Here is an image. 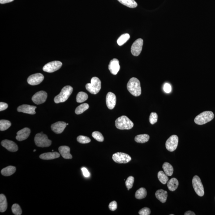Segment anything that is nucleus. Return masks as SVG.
Returning a JSON list of instances; mask_svg holds the SVG:
<instances>
[{
	"label": "nucleus",
	"instance_id": "1",
	"mask_svg": "<svg viewBox=\"0 0 215 215\" xmlns=\"http://www.w3.org/2000/svg\"><path fill=\"white\" fill-rule=\"evenodd\" d=\"M127 87L129 92L133 95L138 96L141 94L140 82L137 78L133 77L130 79L127 83Z\"/></svg>",
	"mask_w": 215,
	"mask_h": 215
},
{
	"label": "nucleus",
	"instance_id": "2",
	"mask_svg": "<svg viewBox=\"0 0 215 215\" xmlns=\"http://www.w3.org/2000/svg\"><path fill=\"white\" fill-rule=\"evenodd\" d=\"M116 127L121 130H130L134 126V123L128 117L122 116L117 118L115 121Z\"/></svg>",
	"mask_w": 215,
	"mask_h": 215
},
{
	"label": "nucleus",
	"instance_id": "3",
	"mask_svg": "<svg viewBox=\"0 0 215 215\" xmlns=\"http://www.w3.org/2000/svg\"><path fill=\"white\" fill-rule=\"evenodd\" d=\"M73 91V88L71 86H65L62 88L60 93L55 97V102L58 104L66 101L71 95Z\"/></svg>",
	"mask_w": 215,
	"mask_h": 215
},
{
	"label": "nucleus",
	"instance_id": "4",
	"mask_svg": "<svg viewBox=\"0 0 215 215\" xmlns=\"http://www.w3.org/2000/svg\"><path fill=\"white\" fill-rule=\"evenodd\" d=\"M86 89L92 94L98 93L101 88V82L97 77H93L91 79V83L86 85Z\"/></svg>",
	"mask_w": 215,
	"mask_h": 215
},
{
	"label": "nucleus",
	"instance_id": "5",
	"mask_svg": "<svg viewBox=\"0 0 215 215\" xmlns=\"http://www.w3.org/2000/svg\"><path fill=\"white\" fill-rule=\"evenodd\" d=\"M214 115L212 112L205 111L203 112L197 116L195 119L196 124L202 125L210 122L213 119Z\"/></svg>",
	"mask_w": 215,
	"mask_h": 215
},
{
	"label": "nucleus",
	"instance_id": "6",
	"mask_svg": "<svg viewBox=\"0 0 215 215\" xmlns=\"http://www.w3.org/2000/svg\"><path fill=\"white\" fill-rule=\"evenodd\" d=\"M35 144L38 147L44 148L51 145L52 141L48 139L47 135L40 133L36 134L34 138Z\"/></svg>",
	"mask_w": 215,
	"mask_h": 215
},
{
	"label": "nucleus",
	"instance_id": "7",
	"mask_svg": "<svg viewBox=\"0 0 215 215\" xmlns=\"http://www.w3.org/2000/svg\"><path fill=\"white\" fill-rule=\"evenodd\" d=\"M192 183L193 187L197 195L200 196H204V186H203L200 177L197 175L194 176L192 179Z\"/></svg>",
	"mask_w": 215,
	"mask_h": 215
},
{
	"label": "nucleus",
	"instance_id": "8",
	"mask_svg": "<svg viewBox=\"0 0 215 215\" xmlns=\"http://www.w3.org/2000/svg\"><path fill=\"white\" fill-rule=\"evenodd\" d=\"M113 161L118 163H127L131 161V157L127 154L118 152L113 156Z\"/></svg>",
	"mask_w": 215,
	"mask_h": 215
},
{
	"label": "nucleus",
	"instance_id": "9",
	"mask_svg": "<svg viewBox=\"0 0 215 215\" xmlns=\"http://www.w3.org/2000/svg\"><path fill=\"white\" fill-rule=\"evenodd\" d=\"M62 66V63L59 61H53L45 65L43 68V70L46 72L53 73L59 70Z\"/></svg>",
	"mask_w": 215,
	"mask_h": 215
},
{
	"label": "nucleus",
	"instance_id": "10",
	"mask_svg": "<svg viewBox=\"0 0 215 215\" xmlns=\"http://www.w3.org/2000/svg\"><path fill=\"white\" fill-rule=\"evenodd\" d=\"M178 137L177 135H173L167 141L166 148L170 152H174L178 146Z\"/></svg>",
	"mask_w": 215,
	"mask_h": 215
},
{
	"label": "nucleus",
	"instance_id": "11",
	"mask_svg": "<svg viewBox=\"0 0 215 215\" xmlns=\"http://www.w3.org/2000/svg\"><path fill=\"white\" fill-rule=\"evenodd\" d=\"M143 40L139 38L135 40L131 47V52L133 55L138 56L140 55L142 49Z\"/></svg>",
	"mask_w": 215,
	"mask_h": 215
},
{
	"label": "nucleus",
	"instance_id": "12",
	"mask_svg": "<svg viewBox=\"0 0 215 215\" xmlns=\"http://www.w3.org/2000/svg\"><path fill=\"white\" fill-rule=\"evenodd\" d=\"M47 96V93L45 91H40L34 95L32 100L36 105H40L45 102Z\"/></svg>",
	"mask_w": 215,
	"mask_h": 215
},
{
	"label": "nucleus",
	"instance_id": "13",
	"mask_svg": "<svg viewBox=\"0 0 215 215\" xmlns=\"http://www.w3.org/2000/svg\"><path fill=\"white\" fill-rule=\"evenodd\" d=\"M44 79V75L40 73H38L29 77L27 82L30 85H37L41 83Z\"/></svg>",
	"mask_w": 215,
	"mask_h": 215
},
{
	"label": "nucleus",
	"instance_id": "14",
	"mask_svg": "<svg viewBox=\"0 0 215 215\" xmlns=\"http://www.w3.org/2000/svg\"><path fill=\"white\" fill-rule=\"evenodd\" d=\"M1 145L8 150L11 152H16L18 151V147L16 143L12 141L5 139L2 141Z\"/></svg>",
	"mask_w": 215,
	"mask_h": 215
},
{
	"label": "nucleus",
	"instance_id": "15",
	"mask_svg": "<svg viewBox=\"0 0 215 215\" xmlns=\"http://www.w3.org/2000/svg\"><path fill=\"white\" fill-rule=\"evenodd\" d=\"M116 102V98L114 94L112 92H109L106 96V104L107 106L109 109L112 110L114 108Z\"/></svg>",
	"mask_w": 215,
	"mask_h": 215
},
{
	"label": "nucleus",
	"instance_id": "16",
	"mask_svg": "<svg viewBox=\"0 0 215 215\" xmlns=\"http://www.w3.org/2000/svg\"><path fill=\"white\" fill-rule=\"evenodd\" d=\"M119 61L117 59H113L110 61L109 65V69L113 75H116L120 70Z\"/></svg>",
	"mask_w": 215,
	"mask_h": 215
},
{
	"label": "nucleus",
	"instance_id": "17",
	"mask_svg": "<svg viewBox=\"0 0 215 215\" xmlns=\"http://www.w3.org/2000/svg\"><path fill=\"white\" fill-rule=\"evenodd\" d=\"M36 107L34 106L28 105H23L19 106L17 110L19 112H22L26 114H36L35 109Z\"/></svg>",
	"mask_w": 215,
	"mask_h": 215
},
{
	"label": "nucleus",
	"instance_id": "18",
	"mask_svg": "<svg viewBox=\"0 0 215 215\" xmlns=\"http://www.w3.org/2000/svg\"><path fill=\"white\" fill-rule=\"evenodd\" d=\"M67 125L66 122L59 121L52 124L51 129L55 133L60 134L63 132Z\"/></svg>",
	"mask_w": 215,
	"mask_h": 215
},
{
	"label": "nucleus",
	"instance_id": "19",
	"mask_svg": "<svg viewBox=\"0 0 215 215\" xmlns=\"http://www.w3.org/2000/svg\"><path fill=\"white\" fill-rule=\"evenodd\" d=\"M30 132V130L29 128L28 127H25L18 131L17 133V136L16 138L17 140L19 141L25 140L29 136Z\"/></svg>",
	"mask_w": 215,
	"mask_h": 215
},
{
	"label": "nucleus",
	"instance_id": "20",
	"mask_svg": "<svg viewBox=\"0 0 215 215\" xmlns=\"http://www.w3.org/2000/svg\"><path fill=\"white\" fill-rule=\"evenodd\" d=\"M59 151L62 157L66 159H71L72 156L70 153V149L67 146H62L59 148Z\"/></svg>",
	"mask_w": 215,
	"mask_h": 215
},
{
	"label": "nucleus",
	"instance_id": "21",
	"mask_svg": "<svg viewBox=\"0 0 215 215\" xmlns=\"http://www.w3.org/2000/svg\"><path fill=\"white\" fill-rule=\"evenodd\" d=\"M60 154L58 152H48L40 155V158L43 160H52L59 157Z\"/></svg>",
	"mask_w": 215,
	"mask_h": 215
},
{
	"label": "nucleus",
	"instance_id": "22",
	"mask_svg": "<svg viewBox=\"0 0 215 215\" xmlns=\"http://www.w3.org/2000/svg\"><path fill=\"white\" fill-rule=\"evenodd\" d=\"M168 193L167 192L163 190H158L156 193V198L163 203H165L167 199Z\"/></svg>",
	"mask_w": 215,
	"mask_h": 215
},
{
	"label": "nucleus",
	"instance_id": "23",
	"mask_svg": "<svg viewBox=\"0 0 215 215\" xmlns=\"http://www.w3.org/2000/svg\"><path fill=\"white\" fill-rule=\"evenodd\" d=\"M178 181L177 178H173L167 182V186L169 191H175L178 187Z\"/></svg>",
	"mask_w": 215,
	"mask_h": 215
},
{
	"label": "nucleus",
	"instance_id": "24",
	"mask_svg": "<svg viewBox=\"0 0 215 215\" xmlns=\"http://www.w3.org/2000/svg\"><path fill=\"white\" fill-rule=\"evenodd\" d=\"M16 168L14 166H9L4 168L1 171V173L4 176H10L15 173Z\"/></svg>",
	"mask_w": 215,
	"mask_h": 215
},
{
	"label": "nucleus",
	"instance_id": "25",
	"mask_svg": "<svg viewBox=\"0 0 215 215\" xmlns=\"http://www.w3.org/2000/svg\"><path fill=\"white\" fill-rule=\"evenodd\" d=\"M7 202L6 196L3 194L0 195V212H4L7 208Z\"/></svg>",
	"mask_w": 215,
	"mask_h": 215
},
{
	"label": "nucleus",
	"instance_id": "26",
	"mask_svg": "<svg viewBox=\"0 0 215 215\" xmlns=\"http://www.w3.org/2000/svg\"><path fill=\"white\" fill-rule=\"evenodd\" d=\"M163 168L165 174L168 176H171L173 173V168L169 163L165 162L163 165Z\"/></svg>",
	"mask_w": 215,
	"mask_h": 215
},
{
	"label": "nucleus",
	"instance_id": "27",
	"mask_svg": "<svg viewBox=\"0 0 215 215\" xmlns=\"http://www.w3.org/2000/svg\"><path fill=\"white\" fill-rule=\"evenodd\" d=\"M118 1L127 7L135 8L138 6V4L134 0H118Z\"/></svg>",
	"mask_w": 215,
	"mask_h": 215
},
{
	"label": "nucleus",
	"instance_id": "28",
	"mask_svg": "<svg viewBox=\"0 0 215 215\" xmlns=\"http://www.w3.org/2000/svg\"><path fill=\"white\" fill-rule=\"evenodd\" d=\"M149 139V136L148 134H141L135 136V141L137 143H143L148 142Z\"/></svg>",
	"mask_w": 215,
	"mask_h": 215
},
{
	"label": "nucleus",
	"instance_id": "29",
	"mask_svg": "<svg viewBox=\"0 0 215 215\" xmlns=\"http://www.w3.org/2000/svg\"><path fill=\"white\" fill-rule=\"evenodd\" d=\"M147 192L144 188H141L136 191L135 193V197L138 199H142L146 196Z\"/></svg>",
	"mask_w": 215,
	"mask_h": 215
},
{
	"label": "nucleus",
	"instance_id": "30",
	"mask_svg": "<svg viewBox=\"0 0 215 215\" xmlns=\"http://www.w3.org/2000/svg\"><path fill=\"white\" fill-rule=\"evenodd\" d=\"M158 178L161 183L163 185L166 184L169 181V178H168V176L165 174V172L163 171H160L158 172Z\"/></svg>",
	"mask_w": 215,
	"mask_h": 215
},
{
	"label": "nucleus",
	"instance_id": "31",
	"mask_svg": "<svg viewBox=\"0 0 215 215\" xmlns=\"http://www.w3.org/2000/svg\"><path fill=\"white\" fill-rule=\"evenodd\" d=\"M130 38V35L128 34H124L121 35L117 40V43L120 46L123 45L127 42Z\"/></svg>",
	"mask_w": 215,
	"mask_h": 215
},
{
	"label": "nucleus",
	"instance_id": "32",
	"mask_svg": "<svg viewBox=\"0 0 215 215\" xmlns=\"http://www.w3.org/2000/svg\"><path fill=\"white\" fill-rule=\"evenodd\" d=\"M11 126V123L9 121L5 120H0V130L1 131L7 130Z\"/></svg>",
	"mask_w": 215,
	"mask_h": 215
},
{
	"label": "nucleus",
	"instance_id": "33",
	"mask_svg": "<svg viewBox=\"0 0 215 215\" xmlns=\"http://www.w3.org/2000/svg\"><path fill=\"white\" fill-rule=\"evenodd\" d=\"M88 96L87 94L83 92H80L78 93L76 97V101L78 103H82L87 100Z\"/></svg>",
	"mask_w": 215,
	"mask_h": 215
},
{
	"label": "nucleus",
	"instance_id": "34",
	"mask_svg": "<svg viewBox=\"0 0 215 215\" xmlns=\"http://www.w3.org/2000/svg\"><path fill=\"white\" fill-rule=\"evenodd\" d=\"M89 105L87 103L81 104L78 106L75 109V113L77 114H80L84 113L85 111L88 109Z\"/></svg>",
	"mask_w": 215,
	"mask_h": 215
},
{
	"label": "nucleus",
	"instance_id": "35",
	"mask_svg": "<svg viewBox=\"0 0 215 215\" xmlns=\"http://www.w3.org/2000/svg\"><path fill=\"white\" fill-rule=\"evenodd\" d=\"M92 137L95 139L97 141L99 142H102L104 141V138L102 134L99 131H94L92 133Z\"/></svg>",
	"mask_w": 215,
	"mask_h": 215
},
{
	"label": "nucleus",
	"instance_id": "36",
	"mask_svg": "<svg viewBox=\"0 0 215 215\" xmlns=\"http://www.w3.org/2000/svg\"><path fill=\"white\" fill-rule=\"evenodd\" d=\"M12 210L13 213L14 215H20L22 214V209L19 204H14L12 207Z\"/></svg>",
	"mask_w": 215,
	"mask_h": 215
},
{
	"label": "nucleus",
	"instance_id": "37",
	"mask_svg": "<svg viewBox=\"0 0 215 215\" xmlns=\"http://www.w3.org/2000/svg\"><path fill=\"white\" fill-rule=\"evenodd\" d=\"M77 141L78 142L82 144H86L90 142L91 139L88 137L83 136V135H79L77 138Z\"/></svg>",
	"mask_w": 215,
	"mask_h": 215
},
{
	"label": "nucleus",
	"instance_id": "38",
	"mask_svg": "<svg viewBox=\"0 0 215 215\" xmlns=\"http://www.w3.org/2000/svg\"><path fill=\"white\" fill-rule=\"evenodd\" d=\"M134 178L133 176H130L127 178L126 181V185L127 188L131 189L133 186Z\"/></svg>",
	"mask_w": 215,
	"mask_h": 215
},
{
	"label": "nucleus",
	"instance_id": "39",
	"mask_svg": "<svg viewBox=\"0 0 215 215\" xmlns=\"http://www.w3.org/2000/svg\"><path fill=\"white\" fill-rule=\"evenodd\" d=\"M158 120V115L156 113H151L150 115L149 120L150 123L152 124H155L157 122Z\"/></svg>",
	"mask_w": 215,
	"mask_h": 215
},
{
	"label": "nucleus",
	"instance_id": "40",
	"mask_svg": "<svg viewBox=\"0 0 215 215\" xmlns=\"http://www.w3.org/2000/svg\"><path fill=\"white\" fill-rule=\"evenodd\" d=\"M150 213V209L147 207H145L140 210L139 212V214L140 215H149Z\"/></svg>",
	"mask_w": 215,
	"mask_h": 215
},
{
	"label": "nucleus",
	"instance_id": "41",
	"mask_svg": "<svg viewBox=\"0 0 215 215\" xmlns=\"http://www.w3.org/2000/svg\"><path fill=\"white\" fill-rule=\"evenodd\" d=\"M109 209L112 211L116 210L117 208V203L115 201H113L110 203L109 206Z\"/></svg>",
	"mask_w": 215,
	"mask_h": 215
},
{
	"label": "nucleus",
	"instance_id": "42",
	"mask_svg": "<svg viewBox=\"0 0 215 215\" xmlns=\"http://www.w3.org/2000/svg\"><path fill=\"white\" fill-rule=\"evenodd\" d=\"M163 89L164 91L166 93H170L172 90L171 86L169 83H165L164 85Z\"/></svg>",
	"mask_w": 215,
	"mask_h": 215
},
{
	"label": "nucleus",
	"instance_id": "43",
	"mask_svg": "<svg viewBox=\"0 0 215 215\" xmlns=\"http://www.w3.org/2000/svg\"><path fill=\"white\" fill-rule=\"evenodd\" d=\"M8 107V105L6 103L3 102L0 103V111H1L6 110L7 109Z\"/></svg>",
	"mask_w": 215,
	"mask_h": 215
},
{
	"label": "nucleus",
	"instance_id": "44",
	"mask_svg": "<svg viewBox=\"0 0 215 215\" xmlns=\"http://www.w3.org/2000/svg\"><path fill=\"white\" fill-rule=\"evenodd\" d=\"M82 171L83 172V175L86 177H88L90 176V173L88 170L85 168H82Z\"/></svg>",
	"mask_w": 215,
	"mask_h": 215
},
{
	"label": "nucleus",
	"instance_id": "45",
	"mask_svg": "<svg viewBox=\"0 0 215 215\" xmlns=\"http://www.w3.org/2000/svg\"><path fill=\"white\" fill-rule=\"evenodd\" d=\"M14 0H0V3L2 4H3L9 3V2H13Z\"/></svg>",
	"mask_w": 215,
	"mask_h": 215
},
{
	"label": "nucleus",
	"instance_id": "46",
	"mask_svg": "<svg viewBox=\"0 0 215 215\" xmlns=\"http://www.w3.org/2000/svg\"><path fill=\"white\" fill-rule=\"evenodd\" d=\"M184 214L185 215H195V213L191 211H188L186 212Z\"/></svg>",
	"mask_w": 215,
	"mask_h": 215
},
{
	"label": "nucleus",
	"instance_id": "47",
	"mask_svg": "<svg viewBox=\"0 0 215 215\" xmlns=\"http://www.w3.org/2000/svg\"><path fill=\"white\" fill-rule=\"evenodd\" d=\"M36 149H34V152H36Z\"/></svg>",
	"mask_w": 215,
	"mask_h": 215
},
{
	"label": "nucleus",
	"instance_id": "48",
	"mask_svg": "<svg viewBox=\"0 0 215 215\" xmlns=\"http://www.w3.org/2000/svg\"><path fill=\"white\" fill-rule=\"evenodd\" d=\"M130 189L127 188V190H128V191H129V190H130Z\"/></svg>",
	"mask_w": 215,
	"mask_h": 215
},
{
	"label": "nucleus",
	"instance_id": "49",
	"mask_svg": "<svg viewBox=\"0 0 215 215\" xmlns=\"http://www.w3.org/2000/svg\"><path fill=\"white\" fill-rule=\"evenodd\" d=\"M174 214H170V215H173Z\"/></svg>",
	"mask_w": 215,
	"mask_h": 215
}]
</instances>
